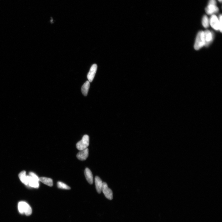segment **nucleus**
<instances>
[{
  "label": "nucleus",
  "mask_w": 222,
  "mask_h": 222,
  "mask_svg": "<svg viewBox=\"0 0 222 222\" xmlns=\"http://www.w3.org/2000/svg\"><path fill=\"white\" fill-rule=\"evenodd\" d=\"M205 45L204 32L200 31L197 35L194 45L195 49L198 50Z\"/></svg>",
  "instance_id": "obj_1"
},
{
  "label": "nucleus",
  "mask_w": 222,
  "mask_h": 222,
  "mask_svg": "<svg viewBox=\"0 0 222 222\" xmlns=\"http://www.w3.org/2000/svg\"><path fill=\"white\" fill-rule=\"evenodd\" d=\"M18 209L21 214H25L27 216H29L32 213V209L30 206L26 202L21 201L18 204Z\"/></svg>",
  "instance_id": "obj_2"
},
{
  "label": "nucleus",
  "mask_w": 222,
  "mask_h": 222,
  "mask_svg": "<svg viewBox=\"0 0 222 222\" xmlns=\"http://www.w3.org/2000/svg\"><path fill=\"white\" fill-rule=\"evenodd\" d=\"M89 136L87 135H84L81 141L77 143V149L80 151L86 149L89 145Z\"/></svg>",
  "instance_id": "obj_3"
},
{
  "label": "nucleus",
  "mask_w": 222,
  "mask_h": 222,
  "mask_svg": "<svg viewBox=\"0 0 222 222\" xmlns=\"http://www.w3.org/2000/svg\"><path fill=\"white\" fill-rule=\"evenodd\" d=\"M102 191L104 195L108 199L112 200L113 199V192L112 190L109 188L106 182L103 183Z\"/></svg>",
  "instance_id": "obj_4"
},
{
  "label": "nucleus",
  "mask_w": 222,
  "mask_h": 222,
  "mask_svg": "<svg viewBox=\"0 0 222 222\" xmlns=\"http://www.w3.org/2000/svg\"><path fill=\"white\" fill-rule=\"evenodd\" d=\"M209 24L214 29L219 30V19L215 15H213L210 17L209 21Z\"/></svg>",
  "instance_id": "obj_5"
},
{
  "label": "nucleus",
  "mask_w": 222,
  "mask_h": 222,
  "mask_svg": "<svg viewBox=\"0 0 222 222\" xmlns=\"http://www.w3.org/2000/svg\"><path fill=\"white\" fill-rule=\"evenodd\" d=\"M98 66L96 64L92 65L88 73L87 77L89 82H92L94 79L97 71Z\"/></svg>",
  "instance_id": "obj_6"
},
{
  "label": "nucleus",
  "mask_w": 222,
  "mask_h": 222,
  "mask_svg": "<svg viewBox=\"0 0 222 222\" xmlns=\"http://www.w3.org/2000/svg\"><path fill=\"white\" fill-rule=\"evenodd\" d=\"M205 46H208L212 41L213 38V34L209 30L204 32Z\"/></svg>",
  "instance_id": "obj_7"
},
{
  "label": "nucleus",
  "mask_w": 222,
  "mask_h": 222,
  "mask_svg": "<svg viewBox=\"0 0 222 222\" xmlns=\"http://www.w3.org/2000/svg\"><path fill=\"white\" fill-rule=\"evenodd\" d=\"M89 156V149L88 148L81 151L77 155V157L81 161L86 160Z\"/></svg>",
  "instance_id": "obj_8"
},
{
  "label": "nucleus",
  "mask_w": 222,
  "mask_h": 222,
  "mask_svg": "<svg viewBox=\"0 0 222 222\" xmlns=\"http://www.w3.org/2000/svg\"><path fill=\"white\" fill-rule=\"evenodd\" d=\"M205 11L207 14L211 15L217 13L219 9L216 5H208L206 8Z\"/></svg>",
  "instance_id": "obj_9"
},
{
  "label": "nucleus",
  "mask_w": 222,
  "mask_h": 222,
  "mask_svg": "<svg viewBox=\"0 0 222 222\" xmlns=\"http://www.w3.org/2000/svg\"><path fill=\"white\" fill-rule=\"evenodd\" d=\"M27 180H28V185L32 187L38 188L39 186V181L35 180L29 175L27 176Z\"/></svg>",
  "instance_id": "obj_10"
},
{
  "label": "nucleus",
  "mask_w": 222,
  "mask_h": 222,
  "mask_svg": "<svg viewBox=\"0 0 222 222\" xmlns=\"http://www.w3.org/2000/svg\"><path fill=\"white\" fill-rule=\"evenodd\" d=\"M84 174L87 181L89 184L92 185L93 183V177L91 170L86 168L85 170Z\"/></svg>",
  "instance_id": "obj_11"
},
{
  "label": "nucleus",
  "mask_w": 222,
  "mask_h": 222,
  "mask_svg": "<svg viewBox=\"0 0 222 222\" xmlns=\"http://www.w3.org/2000/svg\"><path fill=\"white\" fill-rule=\"evenodd\" d=\"M95 183L97 191L99 193H100L102 191V181L99 177L96 176L95 178Z\"/></svg>",
  "instance_id": "obj_12"
},
{
  "label": "nucleus",
  "mask_w": 222,
  "mask_h": 222,
  "mask_svg": "<svg viewBox=\"0 0 222 222\" xmlns=\"http://www.w3.org/2000/svg\"><path fill=\"white\" fill-rule=\"evenodd\" d=\"M90 86V82L89 81H87L82 87L81 92L84 96H87V95Z\"/></svg>",
  "instance_id": "obj_13"
},
{
  "label": "nucleus",
  "mask_w": 222,
  "mask_h": 222,
  "mask_svg": "<svg viewBox=\"0 0 222 222\" xmlns=\"http://www.w3.org/2000/svg\"><path fill=\"white\" fill-rule=\"evenodd\" d=\"M39 181L50 187L53 186V185L52 179L50 178L43 177H41L39 178Z\"/></svg>",
  "instance_id": "obj_14"
},
{
  "label": "nucleus",
  "mask_w": 222,
  "mask_h": 222,
  "mask_svg": "<svg viewBox=\"0 0 222 222\" xmlns=\"http://www.w3.org/2000/svg\"><path fill=\"white\" fill-rule=\"evenodd\" d=\"M19 177L21 181L26 185H28L27 177L26 175V172L25 171H22L19 175Z\"/></svg>",
  "instance_id": "obj_15"
},
{
  "label": "nucleus",
  "mask_w": 222,
  "mask_h": 222,
  "mask_svg": "<svg viewBox=\"0 0 222 222\" xmlns=\"http://www.w3.org/2000/svg\"><path fill=\"white\" fill-rule=\"evenodd\" d=\"M202 24L205 28H208L209 25V20L208 17L204 15L202 19Z\"/></svg>",
  "instance_id": "obj_16"
},
{
  "label": "nucleus",
  "mask_w": 222,
  "mask_h": 222,
  "mask_svg": "<svg viewBox=\"0 0 222 222\" xmlns=\"http://www.w3.org/2000/svg\"><path fill=\"white\" fill-rule=\"evenodd\" d=\"M57 186L58 188L62 189L69 190L71 189V187L64 183L60 181L57 183Z\"/></svg>",
  "instance_id": "obj_17"
},
{
  "label": "nucleus",
  "mask_w": 222,
  "mask_h": 222,
  "mask_svg": "<svg viewBox=\"0 0 222 222\" xmlns=\"http://www.w3.org/2000/svg\"><path fill=\"white\" fill-rule=\"evenodd\" d=\"M29 175L31 177L35 179L37 181H39V178L37 176V175L33 172H30L29 173Z\"/></svg>",
  "instance_id": "obj_18"
},
{
  "label": "nucleus",
  "mask_w": 222,
  "mask_h": 222,
  "mask_svg": "<svg viewBox=\"0 0 222 222\" xmlns=\"http://www.w3.org/2000/svg\"><path fill=\"white\" fill-rule=\"evenodd\" d=\"M222 15H219V31L221 32H222Z\"/></svg>",
  "instance_id": "obj_19"
},
{
  "label": "nucleus",
  "mask_w": 222,
  "mask_h": 222,
  "mask_svg": "<svg viewBox=\"0 0 222 222\" xmlns=\"http://www.w3.org/2000/svg\"><path fill=\"white\" fill-rule=\"evenodd\" d=\"M216 0H209L208 5H216Z\"/></svg>",
  "instance_id": "obj_20"
},
{
  "label": "nucleus",
  "mask_w": 222,
  "mask_h": 222,
  "mask_svg": "<svg viewBox=\"0 0 222 222\" xmlns=\"http://www.w3.org/2000/svg\"><path fill=\"white\" fill-rule=\"evenodd\" d=\"M218 1L220 2H222V0H218Z\"/></svg>",
  "instance_id": "obj_21"
}]
</instances>
